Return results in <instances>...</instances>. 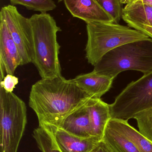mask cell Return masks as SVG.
<instances>
[{"instance_id": "obj_1", "label": "cell", "mask_w": 152, "mask_h": 152, "mask_svg": "<svg viewBox=\"0 0 152 152\" xmlns=\"http://www.w3.org/2000/svg\"><path fill=\"white\" fill-rule=\"evenodd\" d=\"M91 97L72 79L62 76L42 79L32 86L29 104L36 114L39 124L56 125Z\"/></svg>"}, {"instance_id": "obj_2", "label": "cell", "mask_w": 152, "mask_h": 152, "mask_svg": "<svg viewBox=\"0 0 152 152\" xmlns=\"http://www.w3.org/2000/svg\"><path fill=\"white\" fill-rule=\"evenodd\" d=\"M33 34L34 63L42 79L60 77L59 59L60 46L57 33L61 31L53 17L46 13L32 15L29 18Z\"/></svg>"}, {"instance_id": "obj_3", "label": "cell", "mask_w": 152, "mask_h": 152, "mask_svg": "<svg viewBox=\"0 0 152 152\" xmlns=\"http://www.w3.org/2000/svg\"><path fill=\"white\" fill-rule=\"evenodd\" d=\"M94 66L95 72L113 79L126 70L149 73L152 71V39L117 47L106 53Z\"/></svg>"}, {"instance_id": "obj_4", "label": "cell", "mask_w": 152, "mask_h": 152, "mask_svg": "<svg viewBox=\"0 0 152 152\" xmlns=\"http://www.w3.org/2000/svg\"><path fill=\"white\" fill-rule=\"evenodd\" d=\"M87 24V41L86 56L93 66L107 53L128 43L151 38L142 31L114 22H91Z\"/></svg>"}, {"instance_id": "obj_5", "label": "cell", "mask_w": 152, "mask_h": 152, "mask_svg": "<svg viewBox=\"0 0 152 152\" xmlns=\"http://www.w3.org/2000/svg\"><path fill=\"white\" fill-rule=\"evenodd\" d=\"M26 104L0 86V152H18L27 123Z\"/></svg>"}, {"instance_id": "obj_6", "label": "cell", "mask_w": 152, "mask_h": 152, "mask_svg": "<svg viewBox=\"0 0 152 152\" xmlns=\"http://www.w3.org/2000/svg\"><path fill=\"white\" fill-rule=\"evenodd\" d=\"M109 107L112 118L127 121L152 107V71L129 83Z\"/></svg>"}, {"instance_id": "obj_7", "label": "cell", "mask_w": 152, "mask_h": 152, "mask_svg": "<svg viewBox=\"0 0 152 152\" xmlns=\"http://www.w3.org/2000/svg\"><path fill=\"white\" fill-rule=\"evenodd\" d=\"M0 18L6 23L9 32L19 51L21 66L32 62L34 57L33 34L29 18L21 15L14 5L2 7Z\"/></svg>"}, {"instance_id": "obj_8", "label": "cell", "mask_w": 152, "mask_h": 152, "mask_svg": "<svg viewBox=\"0 0 152 152\" xmlns=\"http://www.w3.org/2000/svg\"><path fill=\"white\" fill-rule=\"evenodd\" d=\"M71 15L86 23L114 22V19L105 11L96 0H63Z\"/></svg>"}, {"instance_id": "obj_9", "label": "cell", "mask_w": 152, "mask_h": 152, "mask_svg": "<svg viewBox=\"0 0 152 152\" xmlns=\"http://www.w3.org/2000/svg\"><path fill=\"white\" fill-rule=\"evenodd\" d=\"M0 19V66L4 69L6 74L13 75L17 68L21 66L22 60L6 23Z\"/></svg>"}, {"instance_id": "obj_10", "label": "cell", "mask_w": 152, "mask_h": 152, "mask_svg": "<svg viewBox=\"0 0 152 152\" xmlns=\"http://www.w3.org/2000/svg\"><path fill=\"white\" fill-rule=\"evenodd\" d=\"M39 126L49 129L59 146L66 152H89L101 142L93 137L83 138L74 135L52 124L41 123Z\"/></svg>"}, {"instance_id": "obj_11", "label": "cell", "mask_w": 152, "mask_h": 152, "mask_svg": "<svg viewBox=\"0 0 152 152\" xmlns=\"http://www.w3.org/2000/svg\"><path fill=\"white\" fill-rule=\"evenodd\" d=\"M87 102L55 126L69 134L79 137H93Z\"/></svg>"}, {"instance_id": "obj_12", "label": "cell", "mask_w": 152, "mask_h": 152, "mask_svg": "<svg viewBox=\"0 0 152 152\" xmlns=\"http://www.w3.org/2000/svg\"><path fill=\"white\" fill-rule=\"evenodd\" d=\"M93 137L102 141L104 131L112 117L109 104L101 98H89L86 102Z\"/></svg>"}, {"instance_id": "obj_13", "label": "cell", "mask_w": 152, "mask_h": 152, "mask_svg": "<svg viewBox=\"0 0 152 152\" xmlns=\"http://www.w3.org/2000/svg\"><path fill=\"white\" fill-rule=\"evenodd\" d=\"M113 80L93 70L90 73L78 75L72 80L89 97L101 98L109 90Z\"/></svg>"}, {"instance_id": "obj_14", "label": "cell", "mask_w": 152, "mask_h": 152, "mask_svg": "<svg viewBox=\"0 0 152 152\" xmlns=\"http://www.w3.org/2000/svg\"><path fill=\"white\" fill-rule=\"evenodd\" d=\"M108 124L130 140L140 152H152V142L130 126L128 121L111 118Z\"/></svg>"}, {"instance_id": "obj_15", "label": "cell", "mask_w": 152, "mask_h": 152, "mask_svg": "<svg viewBox=\"0 0 152 152\" xmlns=\"http://www.w3.org/2000/svg\"><path fill=\"white\" fill-rule=\"evenodd\" d=\"M122 18L152 26V6L142 0H135L122 9Z\"/></svg>"}, {"instance_id": "obj_16", "label": "cell", "mask_w": 152, "mask_h": 152, "mask_svg": "<svg viewBox=\"0 0 152 152\" xmlns=\"http://www.w3.org/2000/svg\"><path fill=\"white\" fill-rule=\"evenodd\" d=\"M102 141L111 152H140L130 140L108 124Z\"/></svg>"}, {"instance_id": "obj_17", "label": "cell", "mask_w": 152, "mask_h": 152, "mask_svg": "<svg viewBox=\"0 0 152 152\" xmlns=\"http://www.w3.org/2000/svg\"><path fill=\"white\" fill-rule=\"evenodd\" d=\"M32 135L42 152H66L59 146L52 133L43 126L35 129Z\"/></svg>"}, {"instance_id": "obj_18", "label": "cell", "mask_w": 152, "mask_h": 152, "mask_svg": "<svg viewBox=\"0 0 152 152\" xmlns=\"http://www.w3.org/2000/svg\"><path fill=\"white\" fill-rule=\"evenodd\" d=\"M133 118L137 121L139 132L152 142V107L136 113Z\"/></svg>"}, {"instance_id": "obj_19", "label": "cell", "mask_w": 152, "mask_h": 152, "mask_svg": "<svg viewBox=\"0 0 152 152\" xmlns=\"http://www.w3.org/2000/svg\"><path fill=\"white\" fill-rule=\"evenodd\" d=\"M11 5H21L30 10L46 13L57 6L53 0H10Z\"/></svg>"}, {"instance_id": "obj_20", "label": "cell", "mask_w": 152, "mask_h": 152, "mask_svg": "<svg viewBox=\"0 0 152 152\" xmlns=\"http://www.w3.org/2000/svg\"><path fill=\"white\" fill-rule=\"evenodd\" d=\"M101 7L118 23L122 18V9L120 0H96Z\"/></svg>"}, {"instance_id": "obj_21", "label": "cell", "mask_w": 152, "mask_h": 152, "mask_svg": "<svg viewBox=\"0 0 152 152\" xmlns=\"http://www.w3.org/2000/svg\"><path fill=\"white\" fill-rule=\"evenodd\" d=\"M18 83V79L13 75L7 74L1 81V87L6 92H12L16 85Z\"/></svg>"}, {"instance_id": "obj_22", "label": "cell", "mask_w": 152, "mask_h": 152, "mask_svg": "<svg viewBox=\"0 0 152 152\" xmlns=\"http://www.w3.org/2000/svg\"><path fill=\"white\" fill-rule=\"evenodd\" d=\"M130 27L142 31L149 36L152 39V26L138 22H135L128 19H123Z\"/></svg>"}, {"instance_id": "obj_23", "label": "cell", "mask_w": 152, "mask_h": 152, "mask_svg": "<svg viewBox=\"0 0 152 152\" xmlns=\"http://www.w3.org/2000/svg\"><path fill=\"white\" fill-rule=\"evenodd\" d=\"M89 152H111L105 143L102 140Z\"/></svg>"}, {"instance_id": "obj_24", "label": "cell", "mask_w": 152, "mask_h": 152, "mask_svg": "<svg viewBox=\"0 0 152 152\" xmlns=\"http://www.w3.org/2000/svg\"><path fill=\"white\" fill-rule=\"evenodd\" d=\"M134 1H135V0H120L121 4H127Z\"/></svg>"}, {"instance_id": "obj_25", "label": "cell", "mask_w": 152, "mask_h": 152, "mask_svg": "<svg viewBox=\"0 0 152 152\" xmlns=\"http://www.w3.org/2000/svg\"><path fill=\"white\" fill-rule=\"evenodd\" d=\"M145 3L150 4L152 6V0H142Z\"/></svg>"}, {"instance_id": "obj_26", "label": "cell", "mask_w": 152, "mask_h": 152, "mask_svg": "<svg viewBox=\"0 0 152 152\" xmlns=\"http://www.w3.org/2000/svg\"><path fill=\"white\" fill-rule=\"evenodd\" d=\"M58 1L59 2H60L62 1H63V0H58Z\"/></svg>"}]
</instances>
